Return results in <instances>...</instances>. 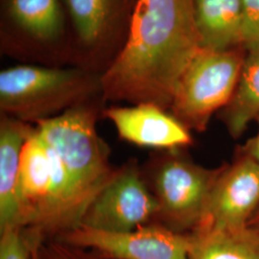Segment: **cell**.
Wrapping results in <instances>:
<instances>
[{
    "mask_svg": "<svg viewBox=\"0 0 259 259\" xmlns=\"http://www.w3.org/2000/svg\"><path fill=\"white\" fill-rule=\"evenodd\" d=\"M201 48L194 0H137L125 41L102 73L104 100L152 103L169 111Z\"/></svg>",
    "mask_w": 259,
    "mask_h": 259,
    "instance_id": "1",
    "label": "cell"
},
{
    "mask_svg": "<svg viewBox=\"0 0 259 259\" xmlns=\"http://www.w3.org/2000/svg\"><path fill=\"white\" fill-rule=\"evenodd\" d=\"M103 98L102 73L82 66L19 65L0 72V111L37 125Z\"/></svg>",
    "mask_w": 259,
    "mask_h": 259,
    "instance_id": "2",
    "label": "cell"
},
{
    "mask_svg": "<svg viewBox=\"0 0 259 259\" xmlns=\"http://www.w3.org/2000/svg\"><path fill=\"white\" fill-rule=\"evenodd\" d=\"M104 102V99H98L85 103L35 125L37 134L55 151L64 165L81 220L85 209L118 170L111 163V149L97 131Z\"/></svg>",
    "mask_w": 259,
    "mask_h": 259,
    "instance_id": "3",
    "label": "cell"
},
{
    "mask_svg": "<svg viewBox=\"0 0 259 259\" xmlns=\"http://www.w3.org/2000/svg\"><path fill=\"white\" fill-rule=\"evenodd\" d=\"M222 166L205 168L184 149L155 151L141 165L142 175L157 203L154 223L179 233H190L203 221Z\"/></svg>",
    "mask_w": 259,
    "mask_h": 259,
    "instance_id": "4",
    "label": "cell"
},
{
    "mask_svg": "<svg viewBox=\"0 0 259 259\" xmlns=\"http://www.w3.org/2000/svg\"><path fill=\"white\" fill-rule=\"evenodd\" d=\"M247 55L244 47L201 48L182 75L169 111L187 129L204 133L232 99Z\"/></svg>",
    "mask_w": 259,
    "mask_h": 259,
    "instance_id": "5",
    "label": "cell"
},
{
    "mask_svg": "<svg viewBox=\"0 0 259 259\" xmlns=\"http://www.w3.org/2000/svg\"><path fill=\"white\" fill-rule=\"evenodd\" d=\"M157 211L141 165L137 158H130L85 209L80 226L104 232H130L154 223Z\"/></svg>",
    "mask_w": 259,
    "mask_h": 259,
    "instance_id": "6",
    "label": "cell"
},
{
    "mask_svg": "<svg viewBox=\"0 0 259 259\" xmlns=\"http://www.w3.org/2000/svg\"><path fill=\"white\" fill-rule=\"evenodd\" d=\"M91 250L101 259H188L189 233L152 223L124 232L78 227L55 238Z\"/></svg>",
    "mask_w": 259,
    "mask_h": 259,
    "instance_id": "7",
    "label": "cell"
},
{
    "mask_svg": "<svg viewBox=\"0 0 259 259\" xmlns=\"http://www.w3.org/2000/svg\"><path fill=\"white\" fill-rule=\"evenodd\" d=\"M258 208L259 163L240 151L231 164L223 165L197 229L244 228Z\"/></svg>",
    "mask_w": 259,
    "mask_h": 259,
    "instance_id": "8",
    "label": "cell"
},
{
    "mask_svg": "<svg viewBox=\"0 0 259 259\" xmlns=\"http://www.w3.org/2000/svg\"><path fill=\"white\" fill-rule=\"evenodd\" d=\"M63 1L78 42L91 54V68L95 70L93 59L104 58L103 54L115 49L119 52L137 0Z\"/></svg>",
    "mask_w": 259,
    "mask_h": 259,
    "instance_id": "9",
    "label": "cell"
},
{
    "mask_svg": "<svg viewBox=\"0 0 259 259\" xmlns=\"http://www.w3.org/2000/svg\"><path fill=\"white\" fill-rule=\"evenodd\" d=\"M102 116L111 121L118 138L142 148L177 150L193 143L191 132L165 109L152 104L105 108Z\"/></svg>",
    "mask_w": 259,
    "mask_h": 259,
    "instance_id": "10",
    "label": "cell"
},
{
    "mask_svg": "<svg viewBox=\"0 0 259 259\" xmlns=\"http://www.w3.org/2000/svg\"><path fill=\"white\" fill-rule=\"evenodd\" d=\"M34 131L35 125L1 114L0 231L19 227V181L22 152Z\"/></svg>",
    "mask_w": 259,
    "mask_h": 259,
    "instance_id": "11",
    "label": "cell"
},
{
    "mask_svg": "<svg viewBox=\"0 0 259 259\" xmlns=\"http://www.w3.org/2000/svg\"><path fill=\"white\" fill-rule=\"evenodd\" d=\"M201 47L223 51L242 46V0H194Z\"/></svg>",
    "mask_w": 259,
    "mask_h": 259,
    "instance_id": "12",
    "label": "cell"
},
{
    "mask_svg": "<svg viewBox=\"0 0 259 259\" xmlns=\"http://www.w3.org/2000/svg\"><path fill=\"white\" fill-rule=\"evenodd\" d=\"M188 259H259V231L247 226L199 228L189 233Z\"/></svg>",
    "mask_w": 259,
    "mask_h": 259,
    "instance_id": "13",
    "label": "cell"
},
{
    "mask_svg": "<svg viewBox=\"0 0 259 259\" xmlns=\"http://www.w3.org/2000/svg\"><path fill=\"white\" fill-rule=\"evenodd\" d=\"M63 0H6L5 11L13 25L39 44L57 42L65 31Z\"/></svg>",
    "mask_w": 259,
    "mask_h": 259,
    "instance_id": "14",
    "label": "cell"
},
{
    "mask_svg": "<svg viewBox=\"0 0 259 259\" xmlns=\"http://www.w3.org/2000/svg\"><path fill=\"white\" fill-rule=\"evenodd\" d=\"M259 115V48L247 51L240 78L231 101L221 112V119L232 139L245 133Z\"/></svg>",
    "mask_w": 259,
    "mask_h": 259,
    "instance_id": "15",
    "label": "cell"
},
{
    "mask_svg": "<svg viewBox=\"0 0 259 259\" xmlns=\"http://www.w3.org/2000/svg\"><path fill=\"white\" fill-rule=\"evenodd\" d=\"M37 245L22 228L0 231V259H33Z\"/></svg>",
    "mask_w": 259,
    "mask_h": 259,
    "instance_id": "16",
    "label": "cell"
},
{
    "mask_svg": "<svg viewBox=\"0 0 259 259\" xmlns=\"http://www.w3.org/2000/svg\"><path fill=\"white\" fill-rule=\"evenodd\" d=\"M33 259H101L91 250L57 239L45 241L34 250Z\"/></svg>",
    "mask_w": 259,
    "mask_h": 259,
    "instance_id": "17",
    "label": "cell"
},
{
    "mask_svg": "<svg viewBox=\"0 0 259 259\" xmlns=\"http://www.w3.org/2000/svg\"><path fill=\"white\" fill-rule=\"evenodd\" d=\"M242 46L247 51L259 48V0H242Z\"/></svg>",
    "mask_w": 259,
    "mask_h": 259,
    "instance_id": "18",
    "label": "cell"
},
{
    "mask_svg": "<svg viewBox=\"0 0 259 259\" xmlns=\"http://www.w3.org/2000/svg\"><path fill=\"white\" fill-rule=\"evenodd\" d=\"M255 121L257 123V133L253 138H251L246 142L243 148L241 149V152L250 156L259 163V115Z\"/></svg>",
    "mask_w": 259,
    "mask_h": 259,
    "instance_id": "19",
    "label": "cell"
},
{
    "mask_svg": "<svg viewBox=\"0 0 259 259\" xmlns=\"http://www.w3.org/2000/svg\"><path fill=\"white\" fill-rule=\"evenodd\" d=\"M250 226L259 231V208L250 220Z\"/></svg>",
    "mask_w": 259,
    "mask_h": 259,
    "instance_id": "20",
    "label": "cell"
}]
</instances>
